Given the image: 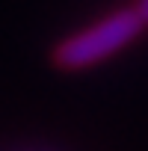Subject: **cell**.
<instances>
[{
  "mask_svg": "<svg viewBox=\"0 0 148 151\" xmlns=\"http://www.w3.org/2000/svg\"><path fill=\"white\" fill-rule=\"evenodd\" d=\"M133 9L139 12V18H142V21H145V27H148V0H136Z\"/></svg>",
  "mask_w": 148,
  "mask_h": 151,
  "instance_id": "7a4b0ae2",
  "label": "cell"
},
{
  "mask_svg": "<svg viewBox=\"0 0 148 151\" xmlns=\"http://www.w3.org/2000/svg\"><path fill=\"white\" fill-rule=\"evenodd\" d=\"M142 30H145V21L133 6L116 9L101 21H95L92 27L62 39L53 47V65L62 71H80V68L98 65L113 53H119L124 45H130Z\"/></svg>",
  "mask_w": 148,
  "mask_h": 151,
  "instance_id": "6da1fadb",
  "label": "cell"
}]
</instances>
